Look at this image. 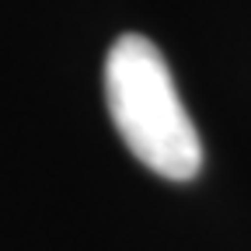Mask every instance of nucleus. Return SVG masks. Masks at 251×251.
I'll use <instances>...</instances> for the list:
<instances>
[{
  "label": "nucleus",
  "instance_id": "1",
  "mask_svg": "<svg viewBox=\"0 0 251 251\" xmlns=\"http://www.w3.org/2000/svg\"><path fill=\"white\" fill-rule=\"evenodd\" d=\"M105 98L119 136L140 164L168 181H188L202 168V147L168 63L150 39L122 35L105 59Z\"/></svg>",
  "mask_w": 251,
  "mask_h": 251
}]
</instances>
